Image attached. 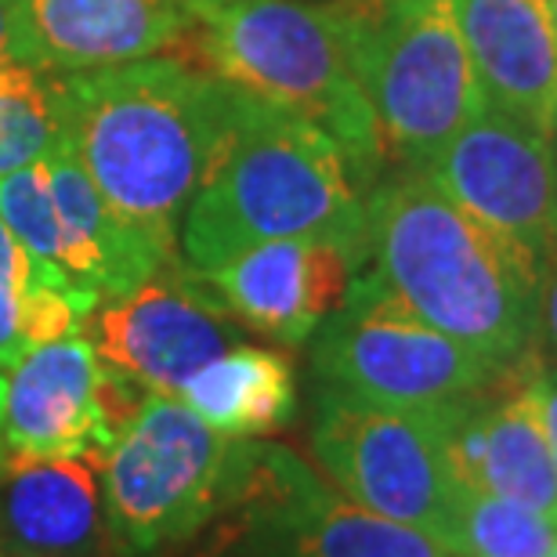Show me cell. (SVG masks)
Returning a JSON list of instances; mask_svg holds the SVG:
<instances>
[{"label": "cell", "instance_id": "cell-1", "mask_svg": "<svg viewBox=\"0 0 557 557\" xmlns=\"http://www.w3.org/2000/svg\"><path fill=\"white\" fill-rule=\"evenodd\" d=\"M366 228L373 272L417 319L496 370L536 351L547 269L423 171L403 166L376 182L366 193Z\"/></svg>", "mask_w": 557, "mask_h": 557}, {"label": "cell", "instance_id": "cell-2", "mask_svg": "<svg viewBox=\"0 0 557 557\" xmlns=\"http://www.w3.org/2000/svg\"><path fill=\"white\" fill-rule=\"evenodd\" d=\"M236 87L185 59L65 76V145L102 199L177 258L185 210L225 135Z\"/></svg>", "mask_w": 557, "mask_h": 557}, {"label": "cell", "instance_id": "cell-3", "mask_svg": "<svg viewBox=\"0 0 557 557\" xmlns=\"http://www.w3.org/2000/svg\"><path fill=\"white\" fill-rule=\"evenodd\" d=\"M366 193L326 131L236 87L225 135L185 210L182 264L210 272L272 239H330L366 264Z\"/></svg>", "mask_w": 557, "mask_h": 557}, {"label": "cell", "instance_id": "cell-4", "mask_svg": "<svg viewBox=\"0 0 557 557\" xmlns=\"http://www.w3.org/2000/svg\"><path fill=\"white\" fill-rule=\"evenodd\" d=\"M193 48L225 84L322 127L362 182L376 185L387 156L355 73L348 0H236L199 11Z\"/></svg>", "mask_w": 557, "mask_h": 557}, {"label": "cell", "instance_id": "cell-5", "mask_svg": "<svg viewBox=\"0 0 557 557\" xmlns=\"http://www.w3.org/2000/svg\"><path fill=\"white\" fill-rule=\"evenodd\" d=\"M351 59L387 163L423 171L485 109L453 0H348Z\"/></svg>", "mask_w": 557, "mask_h": 557}, {"label": "cell", "instance_id": "cell-6", "mask_svg": "<svg viewBox=\"0 0 557 557\" xmlns=\"http://www.w3.org/2000/svg\"><path fill=\"white\" fill-rule=\"evenodd\" d=\"M243 438L214 431L177 395L141 398L102 456V504L113 547L152 554L196 536L236 493Z\"/></svg>", "mask_w": 557, "mask_h": 557}, {"label": "cell", "instance_id": "cell-7", "mask_svg": "<svg viewBox=\"0 0 557 557\" xmlns=\"http://www.w3.org/2000/svg\"><path fill=\"white\" fill-rule=\"evenodd\" d=\"M319 387L392 409H438L485 392L504 370L417 319L373 269L351 278L341 308L315 330Z\"/></svg>", "mask_w": 557, "mask_h": 557}, {"label": "cell", "instance_id": "cell-8", "mask_svg": "<svg viewBox=\"0 0 557 557\" xmlns=\"http://www.w3.org/2000/svg\"><path fill=\"white\" fill-rule=\"evenodd\" d=\"M438 409L373 406L319 387L311 449L322 471L359 507L456 550L463 485L445 453Z\"/></svg>", "mask_w": 557, "mask_h": 557}, {"label": "cell", "instance_id": "cell-9", "mask_svg": "<svg viewBox=\"0 0 557 557\" xmlns=\"http://www.w3.org/2000/svg\"><path fill=\"white\" fill-rule=\"evenodd\" d=\"M0 218L33 261L95 308L174 258L106 203L70 145L0 177Z\"/></svg>", "mask_w": 557, "mask_h": 557}, {"label": "cell", "instance_id": "cell-10", "mask_svg": "<svg viewBox=\"0 0 557 557\" xmlns=\"http://www.w3.org/2000/svg\"><path fill=\"white\" fill-rule=\"evenodd\" d=\"M228 507L261 557H460L428 532L333 496L311 467L269 442L243 438Z\"/></svg>", "mask_w": 557, "mask_h": 557}, {"label": "cell", "instance_id": "cell-11", "mask_svg": "<svg viewBox=\"0 0 557 557\" xmlns=\"http://www.w3.org/2000/svg\"><path fill=\"white\" fill-rule=\"evenodd\" d=\"M145 395L70 333L0 373V442L8 460H102Z\"/></svg>", "mask_w": 557, "mask_h": 557}, {"label": "cell", "instance_id": "cell-12", "mask_svg": "<svg viewBox=\"0 0 557 557\" xmlns=\"http://www.w3.org/2000/svg\"><path fill=\"white\" fill-rule=\"evenodd\" d=\"M81 333L109 370L156 395H177L188 376L239 344L236 319L182 258L127 294L98 300Z\"/></svg>", "mask_w": 557, "mask_h": 557}, {"label": "cell", "instance_id": "cell-13", "mask_svg": "<svg viewBox=\"0 0 557 557\" xmlns=\"http://www.w3.org/2000/svg\"><path fill=\"white\" fill-rule=\"evenodd\" d=\"M423 174L485 225L547 264L557 258V156L550 141L496 109H482Z\"/></svg>", "mask_w": 557, "mask_h": 557}, {"label": "cell", "instance_id": "cell-14", "mask_svg": "<svg viewBox=\"0 0 557 557\" xmlns=\"http://www.w3.org/2000/svg\"><path fill=\"white\" fill-rule=\"evenodd\" d=\"M18 62L70 76L193 48V0H11Z\"/></svg>", "mask_w": 557, "mask_h": 557}, {"label": "cell", "instance_id": "cell-15", "mask_svg": "<svg viewBox=\"0 0 557 557\" xmlns=\"http://www.w3.org/2000/svg\"><path fill=\"white\" fill-rule=\"evenodd\" d=\"M362 261L330 239H272L196 272L221 308L278 344H300L341 308Z\"/></svg>", "mask_w": 557, "mask_h": 557}, {"label": "cell", "instance_id": "cell-16", "mask_svg": "<svg viewBox=\"0 0 557 557\" xmlns=\"http://www.w3.org/2000/svg\"><path fill=\"white\" fill-rule=\"evenodd\" d=\"M488 109L547 138L557 106V26L547 0H453Z\"/></svg>", "mask_w": 557, "mask_h": 557}, {"label": "cell", "instance_id": "cell-17", "mask_svg": "<svg viewBox=\"0 0 557 557\" xmlns=\"http://www.w3.org/2000/svg\"><path fill=\"white\" fill-rule=\"evenodd\" d=\"M0 550L22 557L113 554L102 460H8L0 471Z\"/></svg>", "mask_w": 557, "mask_h": 557}, {"label": "cell", "instance_id": "cell-18", "mask_svg": "<svg viewBox=\"0 0 557 557\" xmlns=\"http://www.w3.org/2000/svg\"><path fill=\"white\" fill-rule=\"evenodd\" d=\"M177 398L193 413L228 438H261L294 417L297 392L286 355L236 344L196 376H188Z\"/></svg>", "mask_w": 557, "mask_h": 557}, {"label": "cell", "instance_id": "cell-19", "mask_svg": "<svg viewBox=\"0 0 557 557\" xmlns=\"http://www.w3.org/2000/svg\"><path fill=\"white\" fill-rule=\"evenodd\" d=\"M87 315L91 308L33 261L0 218V370L40 344L81 333Z\"/></svg>", "mask_w": 557, "mask_h": 557}, {"label": "cell", "instance_id": "cell-20", "mask_svg": "<svg viewBox=\"0 0 557 557\" xmlns=\"http://www.w3.org/2000/svg\"><path fill=\"white\" fill-rule=\"evenodd\" d=\"M65 141V76L29 62L0 65V177Z\"/></svg>", "mask_w": 557, "mask_h": 557}, {"label": "cell", "instance_id": "cell-21", "mask_svg": "<svg viewBox=\"0 0 557 557\" xmlns=\"http://www.w3.org/2000/svg\"><path fill=\"white\" fill-rule=\"evenodd\" d=\"M557 525L515 499L467 488L460 496L456 554L460 557H550Z\"/></svg>", "mask_w": 557, "mask_h": 557}, {"label": "cell", "instance_id": "cell-22", "mask_svg": "<svg viewBox=\"0 0 557 557\" xmlns=\"http://www.w3.org/2000/svg\"><path fill=\"white\" fill-rule=\"evenodd\" d=\"M529 395H532V406H536L543 438H547V449H550L554 467H557V366L554 370H543V366L532 370Z\"/></svg>", "mask_w": 557, "mask_h": 557}, {"label": "cell", "instance_id": "cell-23", "mask_svg": "<svg viewBox=\"0 0 557 557\" xmlns=\"http://www.w3.org/2000/svg\"><path fill=\"white\" fill-rule=\"evenodd\" d=\"M18 62V44H15V8L11 0H0V65Z\"/></svg>", "mask_w": 557, "mask_h": 557}, {"label": "cell", "instance_id": "cell-24", "mask_svg": "<svg viewBox=\"0 0 557 557\" xmlns=\"http://www.w3.org/2000/svg\"><path fill=\"white\" fill-rule=\"evenodd\" d=\"M543 322H547V333L557 348V269L550 272L547 289H543Z\"/></svg>", "mask_w": 557, "mask_h": 557}, {"label": "cell", "instance_id": "cell-25", "mask_svg": "<svg viewBox=\"0 0 557 557\" xmlns=\"http://www.w3.org/2000/svg\"><path fill=\"white\" fill-rule=\"evenodd\" d=\"M225 4H236V0H193L196 15H199V11H210V8H225Z\"/></svg>", "mask_w": 557, "mask_h": 557}, {"label": "cell", "instance_id": "cell-26", "mask_svg": "<svg viewBox=\"0 0 557 557\" xmlns=\"http://www.w3.org/2000/svg\"><path fill=\"white\" fill-rule=\"evenodd\" d=\"M547 141H550V149L557 156V106H554V120H550V131H547Z\"/></svg>", "mask_w": 557, "mask_h": 557}, {"label": "cell", "instance_id": "cell-27", "mask_svg": "<svg viewBox=\"0 0 557 557\" xmlns=\"http://www.w3.org/2000/svg\"><path fill=\"white\" fill-rule=\"evenodd\" d=\"M0 373H4V370H0ZM4 467H8V453H4V442H0V471H4Z\"/></svg>", "mask_w": 557, "mask_h": 557}, {"label": "cell", "instance_id": "cell-28", "mask_svg": "<svg viewBox=\"0 0 557 557\" xmlns=\"http://www.w3.org/2000/svg\"><path fill=\"white\" fill-rule=\"evenodd\" d=\"M550 4V15H554V26H557V0H547Z\"/></svg>", "mask_w": 557, "mask_h": 557}, {"label": "cell", "instance_id": "cell-29", "mask_svg": "<svg viewBox=\"0 0 557 557\" xmlns=\"http://www.w3.org/2000/svg\"><path fill=\"white\" fill-rule=\"evenodd\" d=\"M0 557H22V554H8V550H0Z\"/></svg>", "mask_w": 557, "mask_h": 557}, {"label": "cell", "instance_id": "cell-30", "mask_svg": "<svg viewBox=\"0 0 557 557\" xmlns=\"http://www.w3.org/2000/svg\"><path fill=\"white\" fill-rule=\"evenodd\" d=\"M550 557H557V543H554V550H550Z\"/></svg>", "mask_w": 557, "mask_h": 557}]
</instances>
